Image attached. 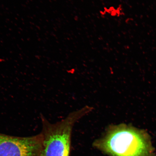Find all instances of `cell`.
<instances>
[{"mask_svg": "<svg viewBox=\"0 0 156 156\" xmlns=\"http://www.w3.org/2000/svg\"><path fill=\"white\" fill-rule=\"evenodd\" d=\"M41 133L27 137L0 133V156H41Z\"/></svg>", "mask_w": 156, "mask_h": 156, "instance_id": "obj_3", "label": "cell"}, {"mask_svg": "<svg viewBox=\"0 0 156 156\" xmlns=\"http://www.w3.org/2000/svg\"><path fill=\"white\" fill-rule=\"evenodd\" d=\"M93 145L109 156H154L149 134L130 124L111 125Z\"/></svg>", "mask_w": 156, "mask_h": 156, "instance_id": "obj_1", "label": "cell"}, {"mask_svg": "<svg viewBox=\"0 0 156 156\" xmlns=\"http://www.w3.org/2000/svg\"><path fill=\"white\" fill-rule=\"evenodd\" d=\"M92 110L93 107L85 106L70 113L60 121L52 124L41 115V156H70L73 126L78 121Z\"/></svg>", "mask_w": 156, "mask_h": 156, "instance_id": "obj_2", "label": "cell"}]
</instances>
